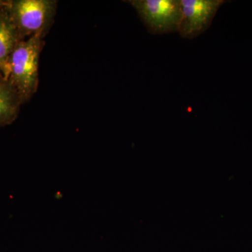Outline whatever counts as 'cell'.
I'll return each mask as SVG.
<instances>
[{
    "label": "cell",
    "mask_w": 252,
    "mask_h": 252,
    "mask_svg": "<svg viewBox=\"0 0 252 252\" xmlns=\"http://www.w3.org/2000/svg\"><path fill=\"white\" fill-rule=\"evenodd\" d=\"M21 104L11 83L8 79H0V126L10 125L17 119Z\"/></svg>",
    "instance_id": "cell-6"
},
{
    "label": "cell",
    "mask_w": 252,
    "mask_h": 252,
    "mask_svg": "<svg viewBox=\"0 0 252 252\" xmlns=\"http://www.w3.org/2000/svg\"><path fill=\"white\" fill-rule=\"evenodd\" d=\"M57 6L56 0L10 1V17L21 40L34 35L44 38L54 22Z\"/></svg>",
    "instance_id": "cell-2"
},
{
    "label": "cell",
    "mask_w": 252,
    "mask_h": 252,
    "mask_svg": "<svg viewBox=\"0 0 252 252\" xmlns=\"http://www.w3.org/2000/svg\"><path fill=\"white\" fill-rule=\"evenodd\" d=\"M44 37L34 35L20 41L9 60L8 80L17 91L21 104L32 97L39 86V56L44 46Z\"/></svg>",
    "instance_id": "cell-1"
},
{
    "label": "cell",
    "mask_w": 252,
    "mask_h": 252,
    "mask_svg": "<svg viewBox=\"0 0 252 252\" xmlns=\"http://www.w3.org/2000/svg\"><path fill=\"white\" fill-rule=\"evenodd\" d=\"M151 33L178 32L182 17L180 0H129Z\"/></svg>",
    "instance_id": "cell-3"
},
{
    "label": "cell",
    "mask_w": 252,
    "mask_h": 252,
    "mask_svg": "<svg viewBox=\"0 0 252 252\" xmlns=\"http://www.w3.org/2000/svg\"><path fill=\"white\" fill-rule=\"evenodd\" d=\"M9 5L0 13V79L6 80L9 77L11 54L16 44L22 41L10 17Z\"/></svg>",
    "instance_id": "cell-5"
},
{
    "label": "cell",
    "mask_w": 252,
    "mask_h": 252,
    "mask_svg": "<svg viewBox=\"0 0 252 252\" xmlns=\"http://www.w3.org/2000/svg\"><path fill=\"white\" fill-rule=\"evenodd\" d=\"M9 4V0H0V13L7 7Z\"/></svg>",
    "instance_id": "cell-7"
},
{
    "label": "cell",
    "mask_w": 252,
    "mask_h": 252,
    "mask_svg": "<svg viewBox=\"0 0 252 252\" xmlns=\"http://www.w3.org/2000/svg\"><path fill=\"white\" fill-rule=\"evenodd\" d=\"M182 17L178 32L191 39L203 34L211 26L223 0H180Z\"/></svg>",
    "instance_id": "cell-4"
}]
</instances>
